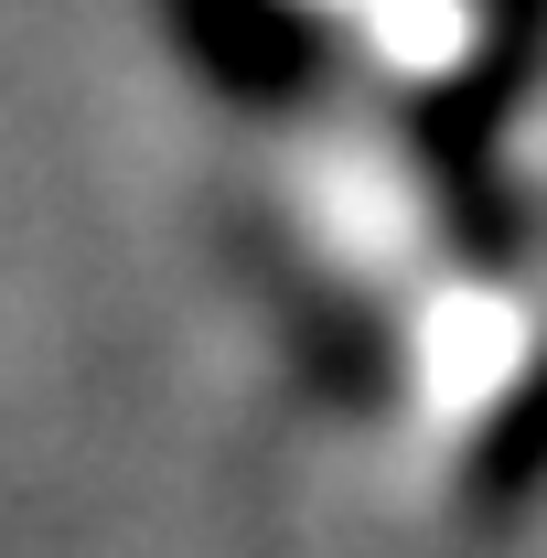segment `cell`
Returning a JSON list of instances; mask_svg holds the SVG:
<instances>
[{
  "label": "cell",
  "instance_id": "6da1fadb",
  "mask_svg": "<svg viewBox=\"0 0 547 558\" xmlns=\"http://www.w3.org/2000/svg\"><path fill=\"white\" fill-rule=\"evenodd\" d=\"M312 11H365V22H376V33L398 44V54H418V65H429V44H418L409 22H398V0H312Z\"/></svg>",
  "mask_w": 547,
  "mask_h": 558
}]
</instances>
